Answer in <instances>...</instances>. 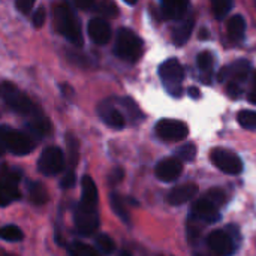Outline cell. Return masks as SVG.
Wrapping results in <instances>:
<instances>
[{
  "label": "cell",
  "instance_id": "8",
  "mask_svg": "<svg viewBox=\"0 0 256 256\" xmlns=\"http://www.w3.org/2000/svg\"><path fill=\"white\" fill-rule=\"evenodd\" d=\"M210 159L213 162V165L220 170L222 172L225 174H230V176H237L243 171V162L242 159L230 152V150H225V148H214L210 154Z\"/></svg>",
  "mask_w": 256,
  "mask_h": 256
},
{
  "label": "cell",
  "instance_id": "31",
  "mask_svg": "<svg viewBox=\"0 0 256 256\" xmlns=\"http://www.w3.org/2000/svg\"><path fill=\"white\" fill-rule=\"evenodd\" d=\"M196 63H198V68L202 70V74H212V69H213V54L208 52V51H202L198 54L196 57Z\"/></svg>",
  "mask_w": 256,
  "mask_h": 256
},
{
  "label": "cell",
  "instance_id": "26",
  "mask_svg": "<svg viewBox=\"0 0 256 256\" xmlns=\"http://www.w3.org/2000/svg\"><path fill=\"white\" fill-rule=\"evenodd\" d=\"M22 237H24L22 231L15 225H4L3 228H0V238L4 242L16 243V242L22 240Z\"/></svg>",
  "mask_w": 256,
  "mask_h": 256
},
{
  "label": "cell",
  "instance_id": "16",
  "mask_svg": "<svg viewBox=\"0 0 256 256\" xmlns=\"http://www.w3.org/2000/svg\"><path fill=\"white\" fill-rule=\"evenodd\" d=\"M194 213L196 219H201L207 224H214L219 220V207L213 204L208 198H201L194 206Z\"/></svg>",
  "mask_w": 256,
  "mask_h": 256
},
{
  "label": "cell",
  "instance_id": "13",
  "mask_svg": "<svg viewBox=\"0 0 256 256\" xmlns=\"http://www.w3.org/2000/svg\"><path fill=\"white\" fill-rule=\"evenodd\" d=\"M234 238L225 232V231H213L208 238H207V243L210 246V249L213 252H216L218 255L220 256H231L234 254L236 248H234Z\"/></svg>",
  "mask_w": 256,
  "mask_h": 256
},
{
  "label": "cell",
  "instance_id": "17",
  "mask_svg": "<svg viewBox=\"0 0 256 256\" xmlns=\"http://www.w3.org/2000/svg\"><path fill=\"white\" fill-rule=\"evenodd\" d=\"M76 8L80 9H86V10H94L99 12L104 16H116L117 15V6L112 2L108 0H75L74 2Z\"/></svg>",
  "mask_w": 256,
  "mask_h": 256
},
{
  "label": "cell",
  "instance_id": "29",
  "mask_svg": "<svg viewBox=\"0 0 256 256\" xmlns=\"http://www.w3.org/2000/svg\"><path fill=\"white\" fill-rule=\"evenodd\" d=\"M96 246H98L99 252H102L104 255H111L116 250L114 240L106 234H100V236L96 237Z\"/></svg>",
  "mask_w": 256,
  "mask_h": 256
},
{
  "label": "cell",
  "instance_id": "34",
  "mask_svg": "<svg viewBox=\"0 0 256 256\" xmlns=\"http://www.w3.org/2000/svg\"><path fill=\"white\" fill-rule=\"evenodd\" d=\"M206 198H208V200H210L213 204H216L218 207L224 206L225 201H226V196H225L224 190H220V189H212V190H208V194L206 195Z\"/></svg>",
  "mask_w": 256,
  "mask_h": 256
},
{
  "label": "cell",
  "instance_id": "1",
  "mask_svg": "<svg viewBox=\"0 0 256 256\" xmlns=\"http://www.w3.org/2000/svg\"><path fill=\"white\" fill-rule=\"evenodd\" d=\"M54 24L60 34H63L72 45L82 46V32L80 20L69 3L54 4Z\"/></svg>",
  "mask_w": 256,
  "mask_h": 256
},
{
  "label": "cell",
  "instance_id": "43",
  "mask_svg": "<svg viewBox=\"0 0 256 256\" xmlns=\"http://www.w3.org/2000/svg\"><path fill=\"white\" fill-rule=\"evenodd\" d=\"M188 93H189V96H190L192 99H200V96H201V92H200L198 88H195V87H190V88L188 90Z\"/></svg>",
  "mask_w": 256,
  "mask_h": 256
},
{
  "label": "cell",
  "instance_id": "20",
  "mask_svg": "<svg viewBox=\"0 0 256 256\" xmlns=\"http://www.w3.org/2000/svg\"><path fill=\"white\" fill-rule=\"evenodd\" d=\"M188 8H189L188 2H162L160 14L166 20L177 21V20L184 18V15L188 12Z\"/></svg>",
  "mask_w": 256,
  "mask_h": 256
},
{
  "label": "cell",
  "instance_id": "15",
  "mask_svg": "<svg viewBox=\"0 0 256 256\" xmlns=\"http://www.w3.org/2000/svg\"><path fill=\"white\" fill-rule=\"evenodd\" d=\"M196 194H198V186L194 183H186V184H180V186L174 188L168 194L166 201L171 206H182V204L192 201L196 196Z\"/></svg>",
  "mask_w": 256,
  "mask_h": 256
},
{
  "label": "cell",
  "instance_id": "12",
  "mask_svg": "<svg viewBox=\"0 0 256 256\" xmlns=\"http://www.w3.org/2000/svg\"><path fill=\"white\" fill-rule=\"evenodd\" d=\"M182 171H183V164L176 158H166L160 160L154 168L156 177L166 183L177 180L182 176Z\"/></svg>",
  "mask_w": 256,
  "mask_h": 256
},
{
  "label": "cell",
  "instance_id": "38",
  "mask_svg": "<svg viewBox=\"0 0 256 256\" xmlns=\"http://www.w3.org/2000/svg\"><path fill=\"white\" fill-rule=\"evenodd\" d=\"M34 6V2L33 0H16L15 2V8L22 12V14H28Z\"/></svg>",
  "mask_w": 256,
  "mask_h": 256
},
{
  "label": "cell",
  "instance_id": "30",
  "mask_svg": "<svg viewBox=\"0 0 256 256\" xmlns=\"http://www.w3.org/2000/svg\"><path fill=\"white\" fill-rule=\"evenodd\" d=\"M69 252H70V256H100L94 248H92L86 243H80V242L74 243L70 246Z\"/></svg>",
  "mask_w": 256,
  "mask_h": 256
},
{
  "label": "cell",
  "instance_id": "23",
  "mask_svg": "<svg viewBox=\"0 0 256 256\" xmlns=\"http://www.w3.org/2000/svg\"><path fill=\"white\" fill-rule=\"evenodd\" d=\"M194 22H195L194 18H188L184 22H182L172 30V40L176 45L182 46L189 40V36L192 34V30H194Z\"/></svg>",
  "mask_w": 256,
  "mask_h": 256
},
{
  "label": "cell",
  "instance_id": "10",
  "mask_svg": "<svg viewBox=\"0 0 256 256\" xmlns=\"http://www.w3.org/2000/svg\"><path fill=\"white\" fill-rule=\"evenodd\" d=\"M154 130L159 138H162L164 141H171V142L183 141L188 136V126L180 120L164 118L156 124Z\"/></svg>",
  "mask_w": 256,
  "mask_h": 256
},
{
  "label": "cell",
  "instance_id": "22",
  "mask_svg": "<svg viewBox=\"0 0 256 256\" xmlns=\"http://www.w3.org/2000/svg\"><path fill=\"white\" fill-rule=\"evenodd\" d=\"M27 194H28V200L33 206H44L48 201V190L46 188L39 183V182H32L28 183L27 188Z\"/></svg>",
  "mask_w": 256,
  "mask_h": 256
},
{
  "label": "cell",
  "instance_id": "19",
  "mask_svg": "<svg viewBox=\"0 0 256 256\" xmlns=\"http://www.w3.org/2000/svg\"><path fill=\"white\" fill-rule=\"evenodd\" d=\"M81 189H82V195H81V206L90 207V208H98V201H99V194H98V188L93 182V178L90 176H84L82 182H81Z\"/></svg>",
  "mask_w": 256,
  "mask_h": 256
},
{
  "label": "cell",
  "instance_id": "45",
  "mask_svg": "<svg viewBox=\"0 0 256 256\" xmlns=\"http://www.w3.org/2000/svg\"><path fill=\"white\" fill-rule=\"evenodd\" d=\"M118 256H132V255H130V252H128V250H123V252H120V255Z\"/></svg>",
  "mask_w": 256,
  "mask_h": 256
},
{
  "label": "cell",
  "instance_id": "33",
  "mask_svg": "<svg viewBox=\"0 0 256 256\" xmlns=\"http://www.w3.org/2000/svg\"><path fill=\"white\" fill-rule=\"evenodd\" d=\"M66 144H68L69 154H70V156H69L70 164H72L70 170H74V166H75L76 162H78V141H76V138H75L74 135L68 134V135H66Z\"/></svg>",
  "mask_w": 256,
  "mask_h": 256
},
{
  "label": "cell",
  "instance_id": "25",
  "mask_svg": "<svg viewBox=\"0 0 256 256\" xmlns=\"http://www.w3.org/2000/svg\"><path fill=\"white\" fill-rule=\"evenodd\" d=\"M110 201H111V208H112V212H114L124 224H129V222H130V220H129V213H128V210H126V206H124L123 198H122L118 194L112 192L111 196H110Z\"/></svg>",
  "mask_w": 256,
  "mask_h": 256
},
{
  "label": "cell",
  "instance_id": "32",
  "mask_svg": "<svg viewBox=\"0 0 256 256\" xmlns=\"http://www.w3.org/2000/svg\"><path fill=\"white\" fill-rule=\"evenodd\" d=\"M231 8H232V2L228 0H214L212 3V10L218 20H222L231 10Z\"/></svg>",
  "mask_w": 256,
  "mask_h": 256
},
{
  "label": "cell",
  "instance_id": "5",
  "mask_svg": "<svg viewBox=\"0 0 256 256\" xmlns=\"http://www.w3.org/2000/svg\"><path fill=\"white\" fill-rule=\"evenodd\" d=\"M21 172L16 168L3 166L0 171V207H6L10 202L20 200L21 194L18 189Z\"/></svg>",
  "mask_w": 256,
  "mask_h": 256
},
{
  "label": "cell",
  "instance_id": "9",
  "mask_svg": "<svg viewBox=\"0 0 256 256\" xmlns=\"http://www.w3.org/2000/svg\"><path fill=\"white\" fill-rule=\"evenodd\" d=\"M75 226H76V231L84 237L94 234L96 230L99 228L98 210L80 204L75 210Z\"/></svg>",
  "mask_w": 256,
  "mask_h": 256
},
{
  "label": "cell",
  "instance_id": "24",
  "mask_svg": "<svg viewBox=\"0 0 256 256\" xmlns=\"http://www.w3.org/2000/svg\"><path fill=\"white\" fill-rule=\"evenodd\" d=\"M246 32V21L242 15H234L230 21H228V34L232 40L238 42L243 39Z\"/></svg>",
  "mask_w": 256,
  "mask_h": 256
},
{
  "label": "cell",
  "instance_id": "7",
  "mask_svg": "<svg viewBox=\"0 0 256 256\" xmlns=\"http://www.w3.org/2000/svg\"><path fill=\"white\" fill-rule=\"evenodd\" d=\"M64 168V154L58 147H46L38 160V170L44 176H57Z\"/></svg>",
  "mask_w": 256,
  "mask_h": 256
},
{
  "label": "cell",
  "instance_id": "4",
  "mask_svg": "<svg viewBox=\"0 0 256 256\" xmlns=\"http://www.w3.org/2000/svg\"><path fill=\"white\" fill-rule=\"evenodd\" d=\"M142 51L144 44L135 32H132L130 28H120L117 32L114 44V52L117 57L124 62L135 63L142 56Z\"/></svg>",
  "mask_w": 256,
  "mask_h": 256
},
{
  "label": "cell",
  "instance_id": "44",
  "mask_svg": "<svg viewBox=\"0 0 256 256\" xmlns=\"http://www.w3.org/2000/svg\"><path fill=\"white\" fill-rule=\"evenodd\" d=\"M208 34H210V33H208V32H207L206 28H202V30H201V33H200V36H201V39H202V40H206Z\"/></svg>",
  "mask_w": 256,
  "mask_h": 256
},
{
  "label": "cell",
  "instance_id": "42",
  "mask_svg": "<svg viewBox=\"0 0 256 256\" xmlns=\"http://www.w3.org/2000/svg\"><path fill=\"white\" fill-rule=\"evenodd\" d=\"M248 99H249L250 104L256 105V72H254V76H252V84H250V90H249Z\"/></svg>",
  "mask_w": 256,
  "mask_h": 256
},
{
  "label": "cell",
  "instance_id": "46",
  "mask_svg": "<svg viewBox=\"0 0 256 256\" xmlns=\"http://www.w3.org/2000/svg\"><path fill=\"white\" fill-rule=\"evenodd\" d=\"M2 256H9V255H6V254H3V255H2ZM10 256H12V255H10Z\"/></svg>",
  "mask_w": 256,
  "mask_h": 256
},
{
  "label": "cell",
  "instance_id": "41",
  "mask_svg": "<svg viewBox=\"0 0 256 256\" xmlns=\"http://www.w3.org/2000/svg\"><path fill=\"white\" fill-rule=\"evenodd\" d=\"M123 176H124V172H123V170H122V168H116V170H112V172L110 174V183H112V184L120 183V182H122V178H123Z\"/></svg>",
  "mask_w": 256,
  "mask_h": 256
},
{
  "label": "cell",
  "instance_id": "39",
  "mask_svg": "<svg viewBox=\"0 0 256 256\" xmlns=\"http://www.w3.org/2000/svg\"><path fill=\"white\" fill-rule=\"evenodd\" d=\"M226 93H228L231 98L237 99V98L242 94V87H240V84H238V82H234V81H230V82L226 84Z\"/></svg>",
  "mask_w": 256,
  "mask_h": 256
},
{
  "label": "cell",
  "instance_id": "28",
  "mask_svg": "<svg viewBox=\"0 0 256 256\" xmlns=\"http://www.w3.org/2000/svg\"><path fill=\"white\" fill-rule=\"evenodd\" d=\"M237 120H238L240 126L244 128V129H250V130L256 129V111L243 110V111L238 112Z\"/></svg>",
  "mask_w": 256,
  "mask_h": 256
},
{
  "label": "cell",
  "instance_id": "40",
  "mask_svg": "<svg viewBox=\"0 0 256 256\" xmlns=\"http://www.w3.org/2000/svg\"><path fill=\"white\" fill-rule=\"evenodd\" d=\"M69 62L72 63H76L80 66H87L88 63V58L86 56H81V54H75V52H69Z\"/></svg>",
  "mask_w": 256,
  "mask_h": 256
},
{
  "label": "cell",
  "instance_id": "21",
  "mask_svg": "<svg viewBox=\"0 0 256 256\" xmlns=\"http://www.w3.org/2000/svg\"><path fill=\"white\" fill-rule=\"evenodd\" d=\"M27 129H28L32 138L33 136L44 138V136L50 135V132H51V123H50V120L42 112H39L38 116L32 117L27 122Z\"/></svg>",
  "mask_w": 256,
  "mask_h": 256
},
{
  "label": "cell",
  "instance_id": "37",
  "mask_svg": "<svg viewBox=\"0 0 256 256\" xmlns=\"http://www.w3.org/2000/svg\"><path fill=\"white\" fill-rule=\"evenodd\" d=\"M62 188L63 189H70L74 184H75V171L69 168V171L64 174V177L62 178Z\"/></svg>",
  "mask_w": 256,
  "mask_h": 256
},
{
  "label": "cell",
  "instance_id": "6",
  "mask_svg": "<svg viewBox=\"0 0 256 256\" xmlns=\"http://www.w3.org/2000/svg\"><path fill=\"white\" fill-rule=\"evenodd\" d=\"M159 76L162 78L166 90L172 96H180L182 94V82L184 78V69L180 64L177 58H168L165 60L160 68H159Z\"/></svg>",
  "mask_w": 256,
  "mask_h": 256
},
{
  "label": "cell",
  "instance_id": "36",
  "mask_svg": "<svg viewBox=\"0 0 256 256\" xmlns=\"http://www.w3.org/2000/svg\"><path fill=\"white\" fill-rule=\"evenodd\" d=\"M122 104L124 105L126 111L130 114V117H132V118H140V117H141V111H140V108L136 106V104H135L130 98H124V99H122Z\"/></svg>",
  "mask_w": 256,
  "mask_h": 256
},
{
  "label": "cell",
  "instance_id": "11",
  "mask_svg": "<svg viewBox=\"0 0 256 256\" xmlns=\"http://www.w3.org/2000/svg\"><path fill=\"white\" fill-rule=\"evenodd\" d=\"M249 72H250V63L248 60H244V58H240V60L234 62L232 64H228V66L222 68L218 78L222 82H225V81H228V82L230 81H234V82H238L240 84V81H243V80L248 78Z\"/></svg>",
  "mask_w": 256,
  "mask_h": 256
},
{
  "label": "cell",
  "instance_id": "2",
  "mask_svg": "<svg viewBox=\"0 0 256 256\" xmlns=\"http://www.w3.org/2000/svg\"><path fill=\"white\" fill-rule=\"evenodd\" d=\"M34 147L36 144L30 134L9 126H0V156L8 152L16 156H24L33 152Z\"/></svg>",
  "mask_w": 256,
  "mask_h": 256
},
{
  "label": "cell",
  "instance_id": "14",
  "mask_svg": "<svg viewBox=\"0 0 256 256\" xmlns=\"http://www.w3.org/2000/svg\"><path fill=\"white\" fill-rule=\"evenodd\" d=\"M87 32H88L90 39L96 45H105L111 39V26L104 18H93V20H90Z\"/></svg>",
  "mask_w": 256,
  "mask_h": 256
},
{
  "label": "cell",
  "instance_id": "3",
  "mask_svg": "<svg viewBox=\"0 0 256 256\" xmlns=\"http://www.w3.org/2000/svg\"><path fill=\"white\" fill-rule=\"evenodd\" d=\"M0 99L15 112L26 116V117H34L40 111L34 106V104L30 100V98L22 93L14 82L3 81L0 82Z\"/></svg>",
  "mask_w": 256,
  "mask_h": 256
},
{
  "label": "cell",
  "instance_id": "35",
  "mask_svg": "<svg viewBox=\"0 0 256 256\" xmlns=\"http://www.w3.org/2000/svg\"><path fill=\"white\" fill-rule=\"evenodd\" d=\"M45 20H46V10H45L44 6H39V8L34 10L33 16H32V22H33V26H34L36 28H40V27L44 26Z\"/></svg>",
  "mask_w": 256,
  "mask_h": 256
},
{
  "label": "cell",
  "instance_id": "27",
  "mask_svg": "<svg viewBox=\"0 0 256 256\" xmlns=\"http://www.w3.org/2000/svg\"><path fill=\"white\" fill-rule=\"evenodd\" d=\"M196 156V146L192 142L183 144L176 150V159H178L182 164L183 162H192Z\"/></svg>",
  "mask_w": 256,
  "mask_h": 256
},
{
  "label": "cell",
  "instance_id": "18",
  "mask_svg": "<svg viewBox=\"0 0 256 256\" xmlns=\"http://www.w3.org/2000/svg\"><path fill=\"white\" fill-rule=\"evenodd\" d=\"M99 116L112 129H123L124 124H126V120H124L123 114L108 102H104V104L99 105Z\"/></svg>",
  "mask_w": 256,
  "mask_h": 256
}]
</instances>
